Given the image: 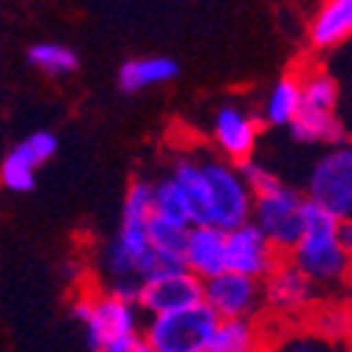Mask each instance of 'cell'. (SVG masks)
<instances>
[{"mask_svg": "<svg viewBox=\"0 0 352 352\" xmlns=\"http://www.w3.org/2000/svg\"><path fill=\"white\" fill-rule=\"evenodd\" d=\"M99 352H153V349L146 346V341L138 333V336H127V338H119V341H110Z\"/></svg>", "mask_w": 352, "mask_h": 352, "instance_id": "obj_28", "label": "cell"}, {"mask_svg": "<svg viewBox=\"0 0 352 352\" xmlns=\"http://www.w3.org/2000/svg\"><path fill=\"white\" fill-rule=\"evenodd\" d=\"M206 352H259L251 321H220L209 338Z\"/></svg>", "mask_w": 352, "mask_h": 352, "instance_id": "obj_19", "label": "cell"}, {"mask_svg": "<svg viewBox=\"0 0 352 352\" xmlns=\"http://www.w3.org/2000/svg\"><path fill=\"white\" fill-rule=\"evenodd\" d=\"M352 32V0H330L310 23V40L318 48H333Z\"/></svg>", "mask_w": 352, "mask_h": 352, "instance_id": "obj_15", "label": "cell"}, {"mask_svg": "<svg viewBox=\"0 0 352 352\" xmlns=\"http://www.w3.org/2000/svg\"><path fill=\"white\" fill-rule=\"evenodd\" d=\"M302 203L305 197L287 186L259 195L251 203V223L262 231V237L279 256H290L302 237Z\"/></svg>", "mask_w": 352, "mask_h": 352, "instance_id": "obj_4", "label": "cell"}, {"mask_svg": "<svg viewBox=\"0 0 352 352\" xmlns=\"http://www.w3.org/2000/svg\"><path fill=\"white\" fill-rule=\"evenodd\" d=\"M184 265L200 282L226 274V231L214 226H192L184 245Z\"/></svg>", "mask_w": 352, "mask_h": 352, "instance_id": "obj_11", "label": "cell"}, {"mask_svg": "<svg viewBox=\"0 0 352 352\" xmlns=\"http://www.w3.org/2000/svg\"><path fill=\"white\" fill-rule=\"evenodd\" d=\"M76 316L85 321L87 330V346L99 352L104 344L119 341L127 336H138V310L133 305H124L119 299L96 296L76 305Z\"/></svg>", "mask_w": 352, "mask_h": 352, "instance_id": "obj_8", "label": "cell"}, {"mask_svg": "<svg viewBox=\"0 0 352 352\" xmlns=\"http://www.w3.org/2000/svg\"><path fill=\"white\" fill-rule=\"evenodd\" d=\"M290 265L299 268L313 287L338 285L349 268V251L338 243V220L310 200L302 203V237L290 251Z\"/></svg>", "mask_w": 352, "mask_h": 352, "instance_id": "obj_1", "label": "cell"}, {"mask_svg": "<svg viewBox=\"0 0 352 352\" xmlns=\"http://www.w3.org/2000/svg\"><path fill=\"white\" fill-rule=\"evenodd\" d=\"M313 206L324 209L338 223H346L352 217V153L349 146L327 153L321 158L307 184V197Z\"/></svg>", "mask_w": 352, "mask_h": 352, "instance_id": "obj_6", "label": "cell"}, {"mask_svg": "<svg viewBox=\"0 0 352 352\" xmlns=\"http://www.w3.org/2000/svg\"><path fill=\"white\" fill-rule=\"evenodd\" d=\"M175 186L181 189L186 209H189V223L192 226H209V189L206 178H203L200 161H181L169 175Z\"/></svg>", "mask_w": 352, "mask_h": 352, "instance_id": "obj_14", "label": "cell"}, {"mask_svg": "<svg viewBox=\"0 0 352 352\" xmlns=\"http://www.w3.org/2000/svg\"><path fill=\"white\" fill-rule=\"evenodd\" d=\"M203 305L217 316V321H248L262 305V285L226 271L203 282Z\"/></svg>", "mask_w": 352, "mask_h": 352, "instance_id": "obj_9", "label": "cell"}, {"mask_svg": "<svg viewBox=\"0 0 352 352\" xmlns=\"http://www.w3.org/2000/svg\"><path fill=\"white\" fill-rule=\"evenodd\" d=\"M150 217H153V184L135 181L124 197L119 237L104 251V268L113 279L135 276L141 256L150 251V243H146V223H150Z\"/></svg>", "mask_w": 352, "mask_h": 352, "instance_id": "obj_2", "label": "cell"}, {"mask_svg": "<svg viewBox=\"0 0 352 352\" xmlns=\"http://www.w3.org/2000/svg\"><path fill=\"white\" fill-rule=\"evenodd\" d=\"M274 352H338L333 341L321 338V336H313V333H305V336H290L285 338Z\"/></svg>", "mask_w": 352, "mask_h": 352, "instance_id": "obj_27", "label": "cell"}, {"mask_svg": "<svg viewBox=\"0 0 352 352\" xmlns=\"http://www.w3.org/2000/svg\"><path fill=\"white\" fill-rule=\"evenodd\" d=\"M34 164L28 161L17 146L6 155V161H3V166H0V181H3V186L6 189H12V192H32L34 189Z\"/></svg>", "mask_w": 352, "mask_h": 352, "instance_id": "obj_24", "label": "cell"}, {"mask_svg": "<svg viewBox=\"0 0 352 352\" xmlns=\"http://www.w3.org/2000/svg\"><path fill=\"white\" fill-rule=\"evenodd\" d=\"M237 175L243 178V184H245V189L251 192V197H259V195H268V192H274V189H279L282 184H279V178L274 172H268L262 164H256L254 158H248V161H240L237 166Z\"/></svg>", "mask_w": 352, "mask_h": 352, "instance_id": "obj_25", "label": "cell"}, {"mask_svg": "<svg viewBox=\"0 0 352 352\" xmlns=\"http://www.w3.org/2000/svg\"><path fill=\"white\" fill-rule=\"evenodd\" d=\"M338 243L349 251L352 248V226H349V220L346 223H338Z\"/></svg>", "mask_w": 352, "mask_h": 352, "instance_id": "obj_29", "label": "cell"}, {"mask_svg": "<svg viewBox=\"0 0 352 352\" xmlns=\"http://www.w3.org/2000/svg\"><path fill=\"white\" fill-rule=\"evenodd\" d=\"M256 135H259V124L254 116H248L237 104L220 107L217 119H214V138H217V146L226 153V158L237 161V164L248 161L254 153Z\"/></svg>", "mask_w": 352, "mask_h": 352, "instance_id": "obj_12", "label": "cell"}, {"mask_svg": "<svg viewBox=\"0 0 352 352\" xmlns=\"http://www.w3.org/2000/svg\"><path fill=\"white\" fill-rule=\"evenodd\" d=\"M313 290L316 287L307 282V276L299 268H293L290 262H282V265L268 276V285L262 290V299H265L274 310H296L313 299Z\"/></svg>", "mask_w": 352, "mask_h": 352, "instance_id": "obj_13", "label": "cell"}, {"mask_svg": "<svg viewBox=\"0 0 352 352\" xmlns=\"http://www.w3.org/2000/svg\"><path fill=\"white\" fill-rule=\"evenodd\" d=\"M192 226H178L169 223L158 214L150 217L146 223V243H150L153 251H164V254H178L184 256V245H186V234Z\"/></svg>", "mask_w": 352, "mask_h": 352, "instance_id": "obj_21", "label": "cell"}, {"mask_svg": "<svg viewBox=\"0 0 352 352\" xmlns=\"http://www.w3.org/2000/svg\"><path fill=\"white\" fill-rule=\"evenodd\" d=\"M217 324V316L206 305H197L166 316H150L141 338L153 352H206Z\"/></svg>", "mask_w": 352, "mask_h": 352, "instance_id": "obj_3", "label": "cell"}, {"mask_svg": "<svg viewBox=\"0 0 352 352\" xmlns=\"http://www.w3.org/2000/svg\"><path fill=\"white\" fill-rule=\"evenodd\" d=\"M28 60H32V65H37L45 74H71L79 65L76 54L71 48L60 45V43H40V45H34L32 51H28Z\"/></svg>", "mask_w": 352, "mask_h": 352, "instance_id": "obj_22", "label": "cell"}, {"mask_svg": "<svg viewBox=\"0 0 352 352\" xmlns=\"http://www.w3.org/2000/svg\"><path fill=\"white\" fill-rule=\"evenodd\" d=\"M197 305H203V282L189 271L138 285L135 307L144 310L146 316H166V313L197 307Z\"/></svg>", "mask_w": 352, "mask_h": 352, "instance_id": "obj_10", "label": "cell"}, {"mask_svg": "<svg viewBox=\"0 0 352 352\" xmlns=\"http://www.w3.org/2000/svg\"><path fill=\"white\" fill-rule=\"evenodd\" d=\"M290 135L305 144H338L344 138V130L336 119V113H318V110H307L299 107L296 119L290 122Z\"/></svg>", "mask_w": 352, "mask_h": 352, "instance_id": "obj_17", "label": "cell"}, {"mask_svg": "<svg viewBox=\"0 0 352 352\" xmlns=\"http://www.w3.org/2000/svg\"><path fill=\"white\" fill-rule=\"evenodd\" d=\"M203 178L209 189V226L220 231L240 228L251 220V192L231 164L223 161H200Z\"/></svg>", "mask_w": 352, "mask_h": 352, "instance_id": "obj_5", "label": "cell"}, {"mask_svg": "<svg viewBox=\"0 0 352 352\" xmlns=\"http://www.w3.org/2000/svg\"><path fill=\"white\" fill-rule=\"evenodd\" d=\"M17 150L34 164V169L40 164H45L54 153H56V135L48 133V130H40V133H32L23 144H17Z\"/></svg>", "mask_w": 352, "mask_h": 352, "instance_id": "obj_26", "label": "cell"}, {"mask_svg": "<svg viewBox=\"0 0 352 352\" xmlns=\"http://www.w3.org/2000/svg\"><path fill=\"white\" fill-rule=\"evenodd\" d=\"M153 214H158L169 223H178V226H192L186 200H184L181 189L175 186L172 178H164V181L153 184Z\"/></svg>", "mask_w": 352, "mask_h": 352, "instance_id": "obj_20", "label": "cell"}, {"mask_svg": "<svg viewBox=\"0 0 352 352\" xmlns=\"http://www.w3.org/2000/svg\"><path fill=\"white\" fill-rule=\"evenodd\" d=\"M299 107H302V82L296 76H285L268 94L262 116H265V122L274 124V127H285V124L290 127V122L296 119Z\"/></svg>", "mask_w": 352, "mask_h": 352, "instance_id": "obj_18", "label": "cell"}, {"mask_svg": "<svg viewBox=\"0 0 352 352\" xmlns=\"http://www.w3.org/2000/svg\"><path fill=\"white\" fill-rule=\"evenodd\" d=\"M285 256H279L271 243L262 237V231L248 220L240 228L226 231V271L228 274H240L248 279H268Z\"/></svg>", "mask_w": 352, "mask_h": 352, "instance_id": "obj_7", "label": "cell"}, {"mask_svg": "<svg viewBox=\"0 0 352 352\" xmlns=\"http://www.w3.org/2000/svg\"><path fill=\"white\" fill-rule=\"evenodd\" d=\"M178 76V63L169 56H144V60H130L119 71V85L122 91L135 94L150 85H161Z\"/></svg>", "mask_w": 352, "mask_h": 352, "instance_id": "obj_16", "label": "cell"}, {"mask_svg": "<svg viewBox=\"0 0 352 352\" xmlns=\"http://www.w3.org/2000/svg\"><path fill=\"white\" fill-rule=\"evenodd\" d=\"M338 102V85L336 79L324 74H313L307 82H302V107L318 110V113H333Z\"/></svg>", "mask_w": 352, "mask_h": 352, "instance_id": "obj_23", "label": "cell"}]
</instances>
